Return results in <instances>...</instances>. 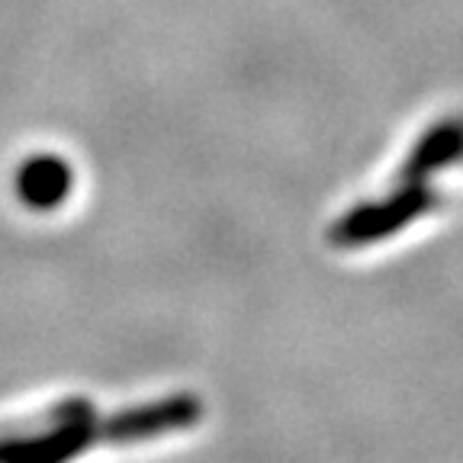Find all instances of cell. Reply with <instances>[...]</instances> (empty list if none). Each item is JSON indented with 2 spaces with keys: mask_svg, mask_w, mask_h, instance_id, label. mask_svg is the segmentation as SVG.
<instances>
[{
  "mask_svg": "<svg viewBox=\"0 0 463 463\" xmlns=\"http://www.w3.org/2000/svg\"><path fill=\"white\" fill-rule=\"evenodd\" d=\"M203 419L194 392H171L152 402L100 415L94 402L71 396L29 425L0 428V463H71L100 444H145L187 431Z\"/></svg>",
  "mask_w": 463,
  "mask_h": 463,
  "instance_id": "1",
  "label": "cell"
},
{
  "mask_svg": "<svg viewBox=\"0 0 463 463\" xmlns=\"http://www.w3.org/2000/svg\"><path fill=\"white\" fill-rule=\"evenodd\" d=\"M428 206H431V194L421 190L419 184H412V187H405L402 194L386 203H370V206L351 210L335 225L332 239L338 241V245H367V241L392 235V232L402 229L405 222H412Z\"/></svg>",
  "mask_w": 463,
  "mask_h": 463,
  "instance_id": "2",
  "label": "cell"
},
{
  "mask_svg": "<svg viewBox=\"0 0 463 463\" xmlns=\"http://www.w3.org/2000/svg\"><path fill=\"white\" fill-rule=\"evenodd\" d=\"M14 190L20 203L33 213H52L71 196L74 171L61 155L39 152L16 167Z\"/></svg>",
  "mask_w": 463,
  "mask_h": 463,
  "instance_id": "3",
  "label": "cell"
},
{
  "mask_svg": "<svg viewBox=\"0 0 463 463\" xmlns=\"http://www.w3.org/2000/svg\"><path fill=\"white\" fill-rule=\"evenodd\" d=\"M463 158V123L460 119H450V123L434 126L419 145H415L412 158L405 165L402 177L405 184H419L425 181L428 174L438 171V167H448L450 161Z\"/></svg>",
  "mask_w": 463,
  "mask_h": 463,
  "instance_id": "4",
  "label": "cell"
}]
</instances>
